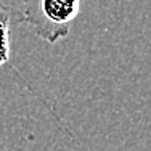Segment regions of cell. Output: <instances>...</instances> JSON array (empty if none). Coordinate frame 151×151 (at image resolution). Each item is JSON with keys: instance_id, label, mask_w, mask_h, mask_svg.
<instances>
[{"instance_id": "7a4b0ae2", "label": "cell", "mask_w": 151, "mask_h": 151, "mask_svg": "<svg viewBox=\"0 0 151 151\" xmlns=\"http://www.w3.org/2000/svg\"><path fill=\"white\" fill-rule=\"evenodd\" d=\"M21 23V13L0 0V66L10 60V31Z\"/></svg>"}, {"instance_id": "6da1fadb", "label": "cell", "mask_w": 151, "mask_h": 151, "mask_svg": "<svg viewBox=\"0 0 151 151\" xmlns=\"http://www.w3.org/2000/svg\"><path fill=\"white\" fill-rule=\"evenodd\" d=\"M82 0H23L21 23L29 24L37 37L56 44L68 37Z\"/></svg>"}]
</instances>
